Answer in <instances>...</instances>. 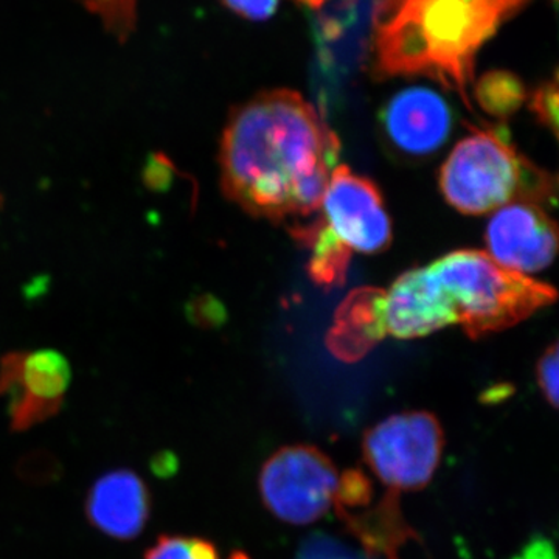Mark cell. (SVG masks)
I'll return each instance as SVG.
<instances>
[{
  "instance_id": "1",
  "label": "cell",
  "mask_w": 559,
  "mask_h": 559,
  "mask_svg": "<svg viewBox=\"0 0 559 559\" xmlns=\"http://www.w3.org/2000/svg\"><path fill=\"white\" fill-rule=\"evenodd\" d=\"M341 142L296 91L261 92L230 114L221 140L227 198L290 237L318 219Z\"/></svg>"
},
{
  "instance_id": "2",
  "label": "cell",
  "mask_w": 559,
  "mask_h": 559,
  "mask_svg": "<svg viewBox=\"0 0 559 559\" xmlns=\"http://www.w3.org/2000/svg\"><path fill=\"white\" fill-rule=\"evenodd\" d=\"M530 0H382L389 17L377 25L374 73L423 75L454 90L471 109L477 51Z\"/></svg>"
},
{
  "instance_id": "3",
  "label": "cell",
  "mask_w": 559,
  "mask_h": 559,
  "mask_svg": "<svg viewBox=\"0 0 559 559\" xmlns=\"http://www.w3.org/2000/svg\"><path fill=\"white\" fill-rule=\"evenodd\" d=\"M444 200L460 213L485 215L528 202L557 204V179L528 160L503 127L473 128L460 140L440 170Z\"/></svg>"
},
{
  "instance_id": "4",
  "label": "cell",
  "mask_w": 559,
  "mask_h": 559,
  "mask_svg": "<svg viewBox=\"0 0 559 559\" xmlns=\"http://www.w3.org/2000/svg\"><path fill=\"white\" fill-rule=\"evenodd\" d=\"M428 267L455 325L473 340L511 329L557 300L550 285L507 270L480 250H455Z\"/></svg>"
},
{
  "instance_id": "5",
  "label": "cell",
  "mask_w": 559,
  "mask_h": 559,
  "mask_svg": "<svg viewBox=\"0 0 559 559\" xmlns=\"http://www.w3.org/2000/svg\"><path fill=\"white\" fill-rule=\"evenodd\" d=\"M341 479L329 455L318 448L286 447L261 468V499L277 520L308 525L336 506Z\"/></svg>"
},
{
  "instance_id": "6",
  "label": "cell",
  "mask_w": 559,
  "mask_h": 559,
  "mask_svg": "<svg viewBox=\"0 0 559 559\" xmlns=\"http://www.w3.org/2000/svg\"><path fill=\"white\" fill-rule=\"evenodd\" d=\"M444 436L429 412L392 415L367 430L362 454L374 476L393 491H417L439 468Z\"/></svg>"
},
{
  "instance_id": "7",
  "label": "cell",
  "mask_w": 559,
  "mask_h": 559,
  "mask_svg": "<svg viewBox=\"0 0 559 559\" xmlns=\"http://www.w3.org/2000/svg\"><path fill=\"white\" fill-rule=\"evenodd\" d=\"M72 381L69 360L57 349L11 353L0 362V399L7 400L11 429H32L60 412Z\"/></svg>"
},
{
  "instance_id": "8",
  "label": "cell",
  "mask_w": 559,
  "mask_h": 559,
  "mask_svg": "<svg viewBox=\"0 0 559 559\" xmlns=\"http://www.w3.org/2000/svg\"><path fill=\"white\" fill-rule=\"evenodd\" d=\"M319 218L349 252H382L392 241V223L380 190L347 165H337L331 173Z\"/></svg>"
},
{
  "instance_id": "9",
  "label": "cell",
  "mask_w": 559,
  "mask_h": 559,
  "mask_svg": "<svg viewBox=\"0 0 559 559\" xmlns=\"http://www.w3.org/2000/svg\"><path fill=\"white\" fill-rule=\"evenodd\" d=\"M485 241L488 255L500 266L533 274L546 270L555 260L558 227L539 205L513 202L488 221Z\"/></svg>"
},
{
  "instance_id": "10",
  "label": "cell",
  "mask_w": 559,
  "mask_h": 559,
  "mask_svg": "<svg viewBox=\"0 0 559 559\" xmlns=\"http://www.w3.org/2000/svg\"><path fill=\"white\" fill-rule=\"evenodd\" d=\"M385 138L403 154L425 157L450 139L452 112L448 103L429 87H409L390 98L381 112Z\"/></svg>"
},
{
  "instance_id": "11",
  "label": "cell",
  "mask_w": 559,
  "mask_h": 559,
  "mask_svg": "<svg viewBox=\"0 0 559 559\" xmlns=\"http://www.w3.org/2000/svg\"><path fill=\"white\" fill-rule=\"evenodd\" d=\"M384 323L388 336L396 340H415L455 325L450 304L428 266L404 272L385 290Z\"/></svg>"
},
{
  "instance_id": "12",
  "label": "cell",
  "mask_w": 559,
  "mask_h": 559,
  "mask_svg": "<svg viewBox=\"0 0 559 559\" xmlns=\"http://www.w3.org/2000/svg\"><path fill=\"white\" fill-rule=\"evenodd\" d=\"M86 516L92 527L117 540L142 535L151 516V492L131 469L103 474L87 492Z\"/></svg>"
},
{
  "instance_id": "13",
  "label": "cell",
  "mask_w": 559,
  "mask_h": 559,
  "mask_svg": "<svg viewBox=\"0 0 559 559\" xmlns=\"http://www.w3.org/2000/svg\"><path fill=\"white\" fill-rule=\"evenodd\" d=\"M385 290L364 286L353 289L334 314L333 326L325 337L326 347L344 362L360 360L384 337Z\"/></svg>"
},
{
  "instance_id": "14",
  "label": "cell",
  "mask_w": 559,
  "mask_h": 559,
  "mask_svg": "<svg viewBox=\"0 0 559 559\" xmlns=\"http://www.w3.org/2000/svg\"><path fill=\"white\" fill-rule=\"evenodd\" d=\"M294 240L311 250L308 274L316 285L325 290L344 285L347 280L352 252L330 234L319 216Z\"/></svg>"
},
{
  "instance_id": "15",
  "label": "cell",
  "mask_w": 559,
  "mask_h": 559,
  "mask_svg": "<svg viewBox=\"0 0 559 559\" xmlns=\"http://www.w3.org/2000/svg\"><path fill=\"white\" fill-rule=\"evenodd\" d=\"M474 100L498 120L510 119L527 100L524 81L510 70H489L474 83Z\"/></svg>"
},
{
  "instance_id": "16",
  "label": "cell",
  "mask_w": 559,
  "mask_h": 559,
  "mask_svg": "<svg viewBox=\"0 0 559 559\" xmlns=\"http://www.w3.org/2000/svg\"><path fill=\"white\" fill-rule=\"evenodd\" d=\"M143 559H219V554L207 539L164 535L146 550Z\"/></svg>"
},
{
  "instance_id": "17",
  "label": "cell",
  "mask_w": 559,
  "mask_h": 559,
  "mask_svg": "<svg viewBox=\"0 0 559 559\" xmlns=\"http://www.w3.org/2000/svg\"><path fill=\"white\" fill-rule=\"evenodd\" d=\"M296 559H385L370 551H360L326 533H314L301 544Z\"/></svg>"
},
{
  "instance_id": "18",
  "label": "cell",
  "mask_w": 559,
  "mask_h": 559,
  "mask_svg": "<svg viewBox=\"0 0 559 559\" xmlns=\"http://www.w3.org/2000/svg\"><path fill=\"white\" fill-rule=\"evenodd\" d=\"M16 474L24 484L40 487L60 480L62 465L60 459L51 452L36 450L28 452L17 462Z\"/></svg>"
},
{
  "instance_id": "19",
  "label": "cell",
  "mask_w": 559,
  "mask_h": 559,
  "mask_svg": "<svg viewBox=\"0 0 559 559\" xmlns=\"http://www.w3.org/2000/svg\"><path fill=\"white\" fill-rule=\"evenodd\" d=\"M530 110L535 114L540 124L558 135V75L550 81H544L533 91Z\"/></svg>"
},
{
  "instance_id": "20",
  "label": "cell",
  "mask_w": 559,
  "mask_h": 559,
  "mask_svg": "<svg viewBox=\"0 0 559 559\" xmlns=\"http://www.w3.org/2000/svg\"><path fill=\"white\" fill-rule=\"evenodd\" d=\"M558 344L554 342L536 366L539 388L554 409L558 407Z\"/></svg>"
},
{
  "instance_id": "21",
  "label": "cell",
  "mask_w": 559,
  "mask_h": 559,
  "mask_svg": "<svg viewBox=\"0 0 559 559\" xmlns=\"http://www.w3.org/2000/svg\"><path fill=\"white\" fill-rule=\"evenodd\" d=\"M227 10L248 21H266L277 11L280 0H221Z\"/></svg>"
},
{
  "instance_id": "22",
  "label": "cell",
  "mask_w": 559,
  "mask_h": 559,
  "mask_svg": "<svg viewBox=\"0 0 559 559\" xmlns=\"http://www.w3.org/2000/svg\"><path fill=\"white\" fill-rule=\"evenodd\" d=\"M170 165L164 162V157L159 159H151L148 168L145 171V178L148 180L151 189H165L170 186L171 182V170H168Z\"/></svg>"
},
{
  "instance_id": "23",
  "label": "cell",
  "mask_w": 559,
  "mask_h": 559,
  "mask_svg": "<svg viewBox=\"0 0 559 559\" xmlns=\"http://www.w3.org/2000/svg\"><path fill=\"white\" fill-rule=\"evenodd\" d=\"M518 559H557L555 557L554 546L549 540L539 538L533 539L532 543L522 550Z\"/></svg>"
},
{
  "instance_id": "24",
  "label": "cell",
  "mask_w": 559,
  "mask_h": 559,
  "mask_svg": "<svg viewBox=\"0 0 559 559\" xmlns=\"http://www.w3.org/2000/svg\"><path fill=\"white\" fill-rule=\"evenodd\" d=\"M297 2L305 3L310 9L320 10L325 5L326 0H297Z\"/></svg>"
},
{
  "instance_id": "25",
  "label": "cell",
  "mask_w": 559,
  "mask_h": 559,
  "mask_svg": "<svg viewBox=\"0 0 559 559\" xmlns=\"http://www.w3.org/2000/svg\"><path fill=\"white\" fill-rule=\"evenodd\" d=\"M229 559H250L248 555L242 554V551H234V554L230 555Z\"/></svg>"
}]
</instances>
